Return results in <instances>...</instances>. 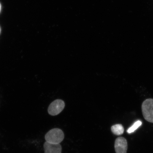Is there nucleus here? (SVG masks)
<instances>
[{
	"label": "nucleus",
	"mask_w": 153,
	"mask_h": 153,
	"mask_svg": "<svg viewBox=\"0 0 153 153\" xmlns=\"http://www.w3.org/2000/svg\"><path fill=\"white\" fill-rule=\"evenodd\" d=\"M1 3H0V13H1Z\"/></svg>",
	"instance_id": "8"
},
{
	"label": "nucleus",
	"mask_w": 153,
	"mask_h": 153,
	"mask_svg": "<svg viewBox=\"0 0 153 153\" xmlns=\"http://www.w3.org/2000/svg\"><path fill=\"white\" fill-rule=\"evenodd\" d=\"M64 138V134L62 130L54 128L50 130L46 134V141L54 144H60Z\"/></svg>",
	"instance_id": "1"
},
{
	"label": "nucleus",
	"mask_w": 153,
	"mask_h": 153,
	"mask_svg": "<svg viewBox=\"0 0 153 153\" xmlns=\"http://www.w3.org/2000/svg\"><path fill=\"white\" fill-rule=\"evenodd\" d=\"M114 149L116 153H127L128 149L127 140L123 137H118L115 141Z\"/></svg>",
	"instance_id": "4"
},
{
	"label": "nucleus",
	"mask_w": 153,
	"mask_h": 153,
	"mask_svg": "<svg viewBox=\"0 0 153 153\" xmlns=\"http://www.w3.org/2000/svg\"><path fill=\"white\" fill-rule=\"evenodd\" d=\"M0 32H1V29H0Z\"/></svg>",
	"instance_id": "9"
},
{
	"label": "nucleus",
	"mask_w": 153,
	"mask_h": 153,
	"mask_svg": "<svg viewBox=\"0 0 153 153\" xmlns=\"http://www.w3.org/2000/svg\"><path fill=\"white\" fill-rule=\"evenodd\" d=\"M141 109L144 119L153 123V99H148L143 101L141 105Z\"/></svg>",
	"instance_id": "2"
},
{
	"label": "nucleus",
	"mask_w": 153,
	"mask_h": 153,
	"mask_svg": "<svg viewBox=\"0 0 153 153\" xmlns=\"http://www.w3.org/2000/svg\"><path fill=\"white\" fill-rule=\"evenodd\" d=\"M111 130L114 134L120 135L123 134L124 132V128L121 124H116L112 126Z\"/></svg>",
	"instance_id": "6"
},
{
	"label": "nucleus",
	"mask_w": 153,
	"mask_h": 153,
	"mask_svg": "<svg viewBox=\"0 0 153 153\" xmlns=\"http://www.w3.org/2000/svg\"><path fill=\"white\" fill-rule=\"evenodd\" d=\"M141 124H142V122L140 120H139L135 122L133 125L127 130V132L129 134L133 132L141 126Z\"/></svg>",
	"instance_id": "7"
},
{
	"label": "nucleus",
	"mask_w": 153,
	"mask_h": 153,
	"mask_svg": "<svg viewBox=\"0 0 153 153\" xmlns=\"http://www.w3.org/2000/svg\"><path fill=\"white\" fill-rule=\"evenodd\" d=\"M65 106L64 101L61 99H57L50 105L48 108V112L51 116L57 115L62 111Z\"/></svg>",
	"instance_id": "3"
},
{
	"label": "nucleus",
	"mask_w": 153,
	"mask_h": 153,
	"mask_svg": "<svg viewBox=\"0 0 153 153\" xmlns=\"http://www.w3.org/2000/svg\"><path fill=\"white\" fill-rule=\"evenodd\" d=\"M45 153H62V147L60 144H54L46 142L44 143Z\"/></svg>",
	"instance_id": "5"
}]
</instances>
